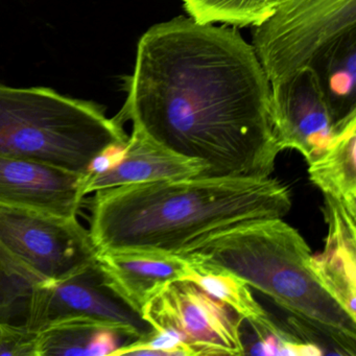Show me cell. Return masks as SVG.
<instances>
[{"instance_id":"52a82bcc","label":"cell","mask_w":356,"mask_h":356,"mask_svg":"<svg viewBox=\"0 0 356 356\" xmlns=\"http://www.w3.org/2000/svg\"><path fill=\"white\" fill-rule=\"evenodd\" d=\"M151 328L174 331L189 355H243V318L191 281L166 285L143 309Z\"/></svg>"},{"instance_id":"9c48e42d","label":"cell","mask_w":356,"mask_h":356,"mask_svg":"<svg viewBox=\"0 0 356 356\" xmlns=\"http://www.w3.org/2000/svg\"><path fill=\"white\" fill-rule=\"evenodd\" d=\"M270 106L281 149H296L308 163L328 149L341 127L356 114L337 120L318 74L309 68L270 85Z\"/></svg>"},{"instance_id":"3957f363","label":"cell","mask_w":356,"mask_h":356,"mask_svg":"<svg viewBox=\"0 0 356 356\" xmlns=\"http://www.w3.org/2000/svg\"><path fill=\"white\" fill-rule=\"evenodd\" d=\"M187 254L234 273L337 349L355 355L356 321L323 289L310 268L309 245L282 218L234 227Z\"/></svg>"},{"instance_id":"5b68a950","label":"cell","mask_w":356,"mask_h":356,"mask_svg":"<svg viewBox=\"0 0 356 356\" xmlns=\"http://www.w3.org/2000/svg\"><path fill=\"white\" fill-rule=\"evenodd\" d=\"M129 135L101 106L45 87L0 84V155L86 175L93 160Z\"/></svg>"},{"instance_id":"e0dca14e","label":"cell","mask_w":356,"mask_h":356,"mask_svg":"<svg viewBox=\"0 0 356 356\" xmlns=\"http://www.w3.org/2000/svg\"><path fill=\"white\" fill-rule=\"evenodd\" d=\"M189 17L200 24L255 26L284 0H182Z\"/></svg>"},{"instance_id":"d6986e66","label":"cell","mask_w":356,"mask_h":356,"mask_svg":"<svg viewBox=\"0 0 356 356\" xmlns=\"http://www.w3.org/2000/svg\"><path fill=\"white\" fill-rule=\"evenodd\" d=\"M40 356L39 331L24 324L0 322V356Z\"/></svg>"},{"instance_id":"ba28073f","label":"cell","mask_w":356,"mask_h":356,"mask_svg":"<svg viewBox=\"0 0 356 356\" xmlns=\"http://www.w3.org/2000/svg\"><path fill=\"white\" fill-rule=\"evenodd\" d=\"M29 289L26 324L35 330L65 318H87L113 325L134 339L149 331L147 323L104 284L97 262L67 278Z\"/></svg>"},{"instance_id":"4fadbf2b","label":"cell","mask_w":356,"mask_h":356,"mask_svg":"<svg viewBox=\"0 0 356 356\" xmlns=\"http://www.w3.org/2000/svg\"><path fill=\"white\" fill-rule=\"evenodd\" d=\"M324 195L328 235L324 251L310 257V268L323 289L356 321V213Z\"/></svg>"},{"instance_id":"8fae6325","label":"cell","mask_w":356,"mask_h":356,"mask_svg":"<svg viewBox=\"0 0 356 356\" xmlns=\"http://www.w3.org/2000/svg\"><path fill=\"white\" fill-rule=\"evenodd\" d=\"M97 268L104 284L137 316L166 285L186 275L187 255L143 250L97 254Z\"/></svg>"},{"instance_id":"8992f818","label":"cell","mask_w":356,"mask_h":356,"mask_svg":"<svg viewBox=\"0 0 356 356\" xmlns=\"http://www.w3.org/2000/svg\"><path fill=\"white\" fill-rule=\"evenodd\" d=\"M97 259L78 216L0 206V273L8 278L31 287L67 278Z\"/></svg>"},{"instance_id":"7a4b0ae2","label":"cell","mask_w":356,"mask_h":356,"mask_svg":"<svg viewBox=\"0 0 356 356\" xmlns=\"http://www.w3.org/2000/svg\"><path fill=\"white\" fill-rule=\"evenodd\" d=\"M88 206L97 254L143 250L185 255L229 229L282 218L291 195L286 184L270 177L204 176L101 189Z\"/></svg>"},{"instance_id":"ac0fdd59","label":"cell","mask_w":356,"mask_h":356,"mask_svg":"<svg viewBox=\"0 0 356 356\" xmlns=\"http://www.w3.org/2000/svg\"><path fill=\"white\" fill-rule=\"evenodd\" d=\"M122 355L191 356L180 337L174 331L163 328H151L132 343L118 348L112 353V356Z\"/></svg>"},{"instance_id":"5bb4252c","label":"cell","mask_w":356,"mask_h":356,"mask_svg":"<svg viewBox=\"0 0 356 356\" xmlns=\"http://www.w3.org/2000/svg\"><path fill=\"white\" fill-rule=\"evenodd\" d=\"M188 268L183 280L195 283L200 289L236 312L253 327L258 339L264 335L286 337L268 312L254 299L249 284L241 277L222 266L208 264L186 254Z\"/></svg>"},{"instance_id":"7c38bea8","label":"cell","mask_w":356,"mask_h":356,"mask_svg":"<svg viewBox=\"0 0 356 356\" xmlns=\"http://www.w3.org/2000/svg\"><path fill=\"white\" fill-rule=\"evenodd\" d=\"M208 165L195 158L185 157L132 129L122 159L101 174L85 175V193L120 185L204 177Z\"/></svg>"},{"instance_id":"6da1fadb","label":"cell","mask_w":356,"mask_h":356,"mask_svg":"<svg viewBox=\"0 0 356 356\" xmlns=\"http://www.w3.org/2000/svg\"><path fill=\"white\" fill-rule=\"evenodd\" d=\"M127 99L114 116L168 149L205 162V176L268 178L282 152L270 85L234 26L172 18L139 39Z\"/></svg>"},{"instance_id":"2e32d148","label":"cell","mask_w":356,"mask_h":356,"mask_svg":"<svg viewBox=\"0 0 356 356\" xmlns=\"http://www.w3.org/2000/svg\"><path fill=\"white\" fill-rule=\"evenodd\" d=\"M39 331L40 356L112 355L124 332L118 327L87 318H70Z\"/></svg>"},{"instance_id":"30bf717a","label":"cell","mask_w":356,"mask_h":356,"mask_svg":"<svg viewBox=\"0 0 356 356\" xmlns=\"http://www.w3.org/2000/svg\"><path fill=\"white\" fill-rule=\"evenodd\" d=\"M86 197L85 175L0 155V206L74 218Z\"/></svg>"},{"instance_id":"9a60e30c","label":"cell","mask_w":356,"mask_h":356,"mask_svg":"<svg viewBox=\"0 0 356 356\" xmlns=\"http://www.w3.org/2000/svg\"><path fill=\"white\" fill-rule=\"evenodd\" d=\"M308 164L310 181L356 213V114L341 127L328 149Z\"/></svg>"},{"instance_id":"277c9868","label":"cell","mask_w":356,"mask_h":356,"mask_svg":"<svg viewBox=\"0 0 356 356\" xmlns=\"http://www.w3.org/2000/svg\"><path fill=\"white\" fill-rule=\"evenodd\" d=\"M253 28L270 85L309 68L337 120L356 112V0H284Z\"/></svg>"}]
</instances>
